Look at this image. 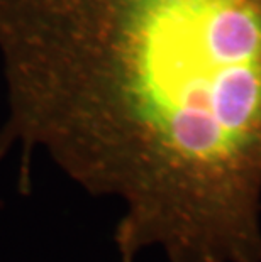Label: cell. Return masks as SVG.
<instances>
[{
	"label": "cell",
	"instance_id": "cell-1",
	"mask_svg": "<svg viewBox=\"0 0 261 262\" xmlns=\"http://www.w3.org/2000/svg\"><path fill=\"white\" fill-rule=\"evenodd\" d=\"M0 71L22 193L41 152L121 262H261V0H0Z\"/></svg>",
	"mask_w": 261,
	"mask_h": 262
}]
</instances>
